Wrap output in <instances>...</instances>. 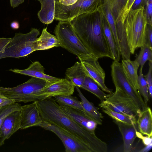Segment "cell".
Masks as SVG:
<instances>
[{
  "mask_svg": "<svg viewBox=\"0 0 152 152\" xmlns=\"http://www.w3.org/2000/svg\"><path fill=\"white\" fill-rule=\"evenodd\" d=\"M43 121L62 128L87 143L93 152H107V144L67 115L52 97L36 101Z\"/></svg>",
  "mask_w": 152,
  "mask_h": 152,
  "instance_id": "1",
  "label": "cell"
},
{
  "mask_svg": "<svg viewBox=\"0 0 152 152\" xmlns=\"http://www.w3.org/2000/svg\"><path fill=\"white\" fill-rule=\"evenodd\" d=\"M70 22L77 35L91 54L98 58L113 59L103 32L101 14L98 10L78 15Z\"/></svg>",
  "mask_w": 152,
  "mask_h": 152,
  "instance_id": "2",
  "label": "cell"
},
{
  "mask_svg": "<svg viewBox=\"0 0 152 152\" xmlns=\"http://www.w3.org/2000/svg\"><path fill=\"white\" fill-rule=\"evenodd\" d=\"M55 81L31 77L26 82L15 87L0 86V91L4 96L16 102L40 101L51 97L45 92L44 90Z\"/></svg>",
  "mask_w": 152,
  "mask_h": 152,
  "instance_id": "3",
  "label": "cell"
},
{
  "mask_svg": "<svg viewBox=\"0 0 152 152\" xmlns=\"http://www.w3.org/2000/svg\"><path fill=\"white\" fill-rule=\"evenodd\" d=\"M123 23L130 53L134 54L146 42L147 22L144 8L130 10Z\"/></svg>",
  "mask_w": 152,
  "mask_h": 152,
  "instance_id": "4",
  "label": "cell"
},
{
  "mask_svg": "<svg viewBox=\"0 0 152 152\" xmlns=\"http://www.w3.org/2000/svg\"><path fill=\"white\" fill-rule=\"evenodd\" d=\"M39 34V30L34 28L26 34L16 33L4 52L0 55V59L23 57L34 51V42Z\"/></svg>",
  "mask_w": 152,
  "mask_h": 152,
  "instance_id": "5",
  "label": "cell"
},
{
  "mask_svg": "<svg viewBox=\"0 0 152 152\" xmlns=\"http://www.w3.org/2000/svg\"><path fill=\"white\" fill-rule=\"evenodd\" d=\"M54 33L61 47L77 57L91 54L75 31L71 22L59 21Z\"/></svg>",
  "mask_w": 152,
  "mask_h": 152,
  "instance_id": "6",
  "label": "cell"
},
{
  "mask_svg": "<svg viewBox=\"0 0 152 152\" xmlns=\"http://www.w3.org/2000/svg\"><path fill=\"white\" fill-rule=\"evenodd\" d=\"M115 87V91L110 94L99 106L102 108H108L137 119L141 111L140 108L131 97L119 88Z\"/></svg>",
  "mask_w": 152,
  "mask_h": 152,
  "instance_id": "7",
  "label": "cell"
},
{
  "mask_svg": "<svg viewBox=\"0 0 152 152\" xmlns=\"http://www.w3.org/2000/svg\"><path fill=\"white\" fill-rule=\"evenodd\" d=\"M101 1L102 0H77L72 5L65 6L60 4L58 0H56L54 19L59 21L70 22L78 15L97 10Z\"/></svg>",
  "mask_w": 152,
  "mask_h": 152,
  "instance_id": "8",
  "label": "cell"
},
{
  "mask_svg": "<svg viewBox=\"0 0 152 152\" xmlns=\"http://www.w3.org/2000/svg\"><path fill=\"white\" fill-rule=\"evenodd\" d=\"M38 126L56 134L63 143L66 152H93L87 143L62 128L43 121Z\"/></svg>",
  "mask_w": 152,
  "mask_h": 152,
  "instance_id": "9",
  "label": "cell"
},
{
  "mask_svg": "<svg viewBox=\"0 0 152 152\" xmlns=\"http://www.w3.org/2000/svg\"><path fill=\"white\" fill-rule=\"evenodd\" d=\"M111 67V77L115 87L119 88L131 97L141 111L147 107L139 92L134 88L125 75L121 63L114 61Z\"/></svg>",
  "mask_w": 152,
  "mask_h": 152,
  "instance_id": "10",
  "label": "cell"
},
{
  "mask_svg": "<svg viewBox=\"0 0 152 152\" xmlns=\"http://www.w3.org/2000/svg\"><path fill=\"white\" fill-rule=\"evenodd\" d=\"M78 57L88 76L93 79L103 91L109 94L112 93V90L107 88L105 85V74L98 61L99 58L92 54Z\"/></svg>",
  "mask_w": 152,
  "mask_h": 152,
  "instance_id": "11",
  "label": "cell"
},
{
  "mask_svg": "<svg viewBox=\"0 0 152 152\" xmlns=\"http://www.w3.org/2000/svg\"><path fill=\"white\" fill-rule=\"evenodd\" d=\"M20 111V129L38 126L43 121L36 102L21 106Z\"/></svg>",
  "mask_w": 152,
  "mask_h": 152,
  "instance_id": "12",
  "label": "cell"
},
{
  "mask_svg": "<svg viewBox=\"0 0 152 152\" xmlns=\"http://www.w3.org/2000/svg\"><path fill=\"white\" fill-rule=\"evenodd\" d=\"M60 106L64 112L76 123L90 133L95 134L98 124L84 110Z\"/></svg>",
  "mask_w": 152,
  "mask_h": 152,
  "instance_id": "13",
  "label": "cell"
},
{
  "mask_svg": "<svg viewBox=\"0 0 152 152\" xmlns=\"http://www.w3.org/2000/svg\"><path fill=\"white\" fill-rule=\"evenodd\" d=\"M20 113L15 111L9 114L5 118L0 128V146L5 140L20 129Z\"/></svg>",
  "mask_w": 152,
  "mask_h": 152,
  "instance_id": "14",
  "label": "cell"
},
{
  "mask_svg": "<svg viewBox=\"0 0 152 152\" xmlns=\"http://www.w3.org/2000/svg\"><path fill=\"white\" fill-rule=\"evenodd\" d=\"M75 86L66 78H60L47 87L45 92L51 97L73 94Z\"/></svg>",
  "mask_w": 152,
  "mask_h": 152,
  "instance_id": "15",
  "label": "cell"
},
{
  "mask_svg": "<svg viewBox=\"0 0 152 152\" xmlns=\"http://www.w3.org/2000/svg\"><path fill=\"white\" fill-rule=\"evenodd\" d=\"M122 136L124 151L130 152L132 150V146L136 137V124L124 123L114 120Z\"/></svg>",
  "mask_w": 152,
  "mask_h": 152,
  "instance_id": "16",
  "label": "cell"
},
{
  "mask_svg": "<svg viewBox=\"0 0 152 152\" xmlns=\"http://www.w3.org/2000/svg\"><path fill=\"white\" fill-rule=\"evenodd\" d=\"M9 70L15 73L44 79L51 81H55L60 79L45 74L44 67L38 61L32 63L27 68L25 69H10Z\"/></svg>",
  "mask_w": 152,
  "mask_h": 152,
  "instance_id": "17",
  "label": "cell"
},
{
  "mask_svg": "<svg viewBox=\"0 0 152 152\" xmlns=\"http://www.w3.org/2000/svg\"><path fill=\"white\" fill-rule=\"evenodd\" d=\"M61 47L60 43L56 36L47 31V28H44L42 34L34 42L35 51L50 49L57 47Z\"/></svg>",
  "mask_w": 152,
  "mask_h": 152,
  "instance_id": "18",
  "label": "cell"
},
{
  "mask_svg": "<svg viewBox=\"0 0 152 152\" xmlns=\"http://www.w3.org/2000/svg\"><path fill=\"white\" fill-rule=\"evenodd\" d=\"M138 129L142 134L151 137L152 113L151 108L147 107L141 111L137 120Z\"/></svg>",
  "mask_w": 152,
  "mask_h": 152,
  "instance_id": "19",
  "label": "cell"
},
{
  "mask_svg": "<svg viewBox=\"0 0 152 152\" xmlns=\"http://www.w3.org/2000/svg\"><path fill=\"white\" fill-rule=\"evenodd\" d=\"M65 74L67 79L79 88L82 85L85 77L88 76L81 63L78 61L67 68Z\"/></svg>",
  "mask_w": 152,
  "mask_h": 152,
  "instance_id": "20",
  "label": "cell"
},
{
  "mask_svg": "<svg viewBox=\"0 0 152 152\" xmlns=\"http://www.w3.org/2000/svg\"><path fill=\"white\" fill-rule=\"evenodd\" d=\"M41 7L37 13L40 21L45 24L52 23L55 16V3L56 0H37Z\"/></svg>",
  "mask_w": 152,
  "mask_h": 152,
  "instance_id": "21",
  "label": "cell"
},
{
  "mask_svg": "<svg viewBox=\"0 0 152 152\" xmlns=\"http://www.w3.org/2000/svg\"><path fill=\"white\" fill-rule=\"evenodd\" d=\"M101 23L103 32L110 50L113 57V59L114 61H119L121 56L120 52L106 19L102 14Z\"/></svg>",
  "mask_w": 152,
  "mask_h": 152,
  "instance_id": "22",
  "label": "cell"
},
{
  "mask_svg": "<svg viewBox=\"0 0 152 152\" xmlns=\"http://www.w3.org/2000/svg\"><path fill=\"white\" fill-rule=\"evenodd\" d=\"M123 71L134 88L137 90L139 88L137 70L139 64L135 60H122L121 63Z\"/></svg>",
  "mask_w": 152,
  "mask_h": 152,
  "instance_id": "23",
  "label": "cell"
},
{
  "mask_svg": "<svg viewBox=\"0 0 152 152\" xmlns=\"http://www.w3.org/2000/svg\"><path fill=\"white\" fill-rule=\"evenodd\" d=\"M128 0H102V4L109 8L116 23L119 20L124 21V13Z\"/></svg>",
  "mask_w": 152,
  "mask_h": 152,
  "instance_id": "24",
  "label": "cell"
},
{
  "mask_svg": "<svg viewBox=\"0 0 152 152\" xmlns=\"http://www.w3.org/2000/svg\"><path fill=\"white\" fill-rule=\"evenodd\" d=\"M75 88L78 92V96L80 98L81 102L84 111L95 120L98 124H102L103 116L98 110V108L94 104L89 102L84 96L80 88L75 86Z\"/></svg>",
  "mask_w": 152,
  "mask_h": 152,
  "instance_id": "25",
  "label": "cell"
},
{
  "mask_svg": "<svg viewBox=\"0 0 152 152\" xmlns=\"http://www.w3.org/2000/svg\"><path fill=\"white\" fill-rule=\"evenodd\" d=\"M120 51L123 60L130 59L131 53L129 47L124 23L121 20L116 23Z\"/></svg>",
  "mask_w": 152,
  "mask_h": 152,
  "instance_id": "26",
  "label": "cell"
},
{
  "mask_svg": "<svg viewBox=\"0 0 152 152\" xmlns=\"http://www.w3.org/2000/svg\"><path fill=\"white\" fill-rule=\"evenodd\" d=\"M80 88L92 93L100 100V102L105 100L110 94L104 93L99 87L97 83L89 76L86 77Z\"/></svg>",
  "mask_w": 152,
  "mask_h": 152,
  "instance_id": "27",
  "label": "cell"
},
{
  "mask_svg": "<svg viewBox=\"0 0 152 152\" xmlns=\"http://www.w3.org/2000/svg\"><path fill=\"white\" fill-rule=\"evenodd\" d=\"M98 10L106 18L112 32L117 45L120 51V47L117 34L116 23L112 13L107 6L102 3H101L99 6Z\"/></svg>",
  "mask_w": 152,
  "mask_h": 152,
  "instance_id": "28",
  "label": "cell"
},
{
  "mask_svg": "<svg viewBox=\"0 0 152 152\" xmlns=\"http://www.w3.org/2000/svg\"><path fill=\"white\" fill-rule=\"evenodd\" d=\"M54 100L60 105L84 110L81 101L76 97L70 95L56 96L53 97Z\"/></svg>",
  "mask_w": 152,
  "mask_h": 152,
  "instance_id": "29",
  "label": "cell"
},
{
  "mask_svg": "<svg viewBox=\"0 0 152 152\" xmlns=\"http://www.w3.org/2000/svg\"><path fill=\"white\" fill-rule=\"evenodd\" d=\"M102 110L115 121L127 124H137V119L128 115L115 112L108 108H103Z\"/></svg>",
  "mask_w": 152,
  "mask_h": 152,
  "instance_id": "30",
  "label": "cell"
},
{
  "mask_svg": "<svg viewBox=\"0 0 152 152\" xmlns=\"http://www.w3.org/2000/svg\"><path fill=\"white\" fill-rule=\"evenodd\" d=\"M140 48L139 54L135 60L140 66V69H142L146 61H152V48L146 43Z\"/></svg>",
  "mask_w": 152,
  "mask_h": 152,
  "instance_id": "31",
  "label": "cell"
},
{
  "mask_svg": "<svg viewBox=\"0 0 152 152\" xmlns=\"http://www.w3.org/2000/svg\"><path fill=\"white\" fill-rule=\"evenodd\" d=\"M138 82L139 88L138 91L142 97L146 104L149 101L150 98L147 83L142 73V69H140L139 75L138 76Z\"/></svg>",
  "mask_w": 152,
  "mask_h": 152,
  "instance_id": "32",
  "label": "cell"
},
{
  "mask_svg": "<svg viewBox=\"0 0 152 152\" xmlns=\"http://www.w3.org/2000/svg\"><path fill=\"white\" fill-rule=\"evenodd\" d=\"M21 106L20 104L15 102L0 108V128L5 118L13 112L20 111Z\"/></svg>",
  "mask_w": 152,
  "mask_h": 152,
  "instance_id": "33",
  "label": "cell"
},
{
  "mask_svg": "<svg viewBox=\"0 0 152 152\" xmlns=\"http://www.w3.org/2000/svg\"><path fill=\"white\" fill-rule=\"evenodd\" d=\"M144 8L147 23L152 26V0H147Z\"/></svg>",
  "mask_w": 152,
  "mask_h": 152,
  "instance_id": "34",
  "label": "cell"
},
{
  "mask_svg": "<svg viewBox=\"0 0 152 152\" xmlns=\"http://www.w3.org/2000/svg\"><path fill=\"white\" fill-rule=\"evenodd\" d=\"M149 69L148 73L144 76V78L147 83L148 90V92L150 98L152 97V61H149Z\"/></svg>",
  "mask_w": 152,
  "mask_h": 152,
  "instance_id": "35",
  "label": "cell"
},
{
  "mask_svg": "<svg viewBox=\"0 0 152 152\" xmlns=\"http://www.w3.org/2000/svg\"><path fill=\"white\" fill-rule=\"evenodd\" d=\"M12 39V38H0V55L3 53Z\"/></svg>",
  "mask_w": 152,
  "mask_h": 152,
  "instance_id": "36",
  "label": "cell"
},
{
  "mask_svg": "<svg viewBox=\"0 0 152 152\" xmlns=\"http://www.w3.org/2000/svg\"><path fill=\"white\" fill-rule=\"evenodd\" d=\"M146 38V43H148L150 46L152 48V26L147 23Z\"/></svg>",
  "mask_w": 152,
  "mask_h": 152,
  "instance_id": "37",
  "label": "cell"
},
{
  "mask_svg": "<svg viewBox=\"0 0 152 152\" xmlns=\"http://www.w3.org/2000/svg\"><path fill=\"white\" fill-rule=\"evenodd\" d=\"M15 102L9 99L1 94L0 91V108Z\"/></svg>",
  "mask_w": 152,
  "mask_h": 152,
  "instance_id": "38",
  "label": "cell"
},
{
  "mask_svg": "<svg viewBox=\"0 0 152 152\" xmlns=\"http://www.w3.org/2000/svg\"><path fill=\"white\" fill-rule=\"evenodd\" d=\"M147 0H134L130 10H136L144 8Z\"/></svg>",
  "mask_w": 152,
  "mask_h": 152,
  "instance_id": "39",
  "label": "cell"
},
{
  "mask_svg": "<svg viewBox=\"0 0 152 152\" xmlns=\"http://www.w3.org/2000/svg\"><path fill=\"white\" fill-rule=\"evenodd\" d=\"M136 134L137 137L142 139L143 143L146 146L152 145L151 137H148L147 136H143L140 132L137 131L136 132Z\"/></svg>",
  "mask_w": 152,
  "mask_h": 152,
  "instance_id": "40",
  "label": "cell"
},
{
  "mask_svg": "<svg viewBox=\"0 0 152 152\" xmlns=\"http://www.w3.org/2000/svg\"><path fill=\"white\" fill-rule=\"evenodd\" d=\"M134 1V0H128L124 13V20L126 15L130 10L132 5Z\"/></svg>",
  "mask_w": 152,
  "mask_h": 152,
  "instance_id": "41",
  "label": "cell"
},
{
  "mask_svg": "<svg viewBox=\"0 0 152 152\" xmlns=\"http://www.w3.org/2000/svg\"><path fill=\"white\" fill-rule=\"evenodd\" d=\"M77 0H58L61 4L65 6H69L75 4Z\"/></svg>",
  "mask_w": 152,
  "mask_h": 152,
  "instance_id": "42",
  "label": "cell"
},
{
  "mask_svg": "<svg viewBox=\"0 0 152 152\" xmlns=\"http://www.w3.org/2000/svg\"><path fill=\"white\" fill-rule=\"evenodd\" d=\"M24 1V0H10V3L12 7L15 8L23 3Z\"/></svg>",
  "mask_w": 152,
  "mask_h": 152,
  "instance_id": "43",
  "label": "cell"
},
{
  "mask_svg": "<svg viewBox=\"0 0 152 152\" xmlns=\"http://www.w3.org/2000/svg\"><path fill=\"white\" fill-rule=\"evenodd\" d=\"M10 26L12 29H17L19 28V24L18 21H14L11 23Z\"/></svg>",
  "mask_w": 152,
  "mask_h": 152,
  "instance_id": "44",
  "label": "cell"
},
{
  "mask_svg": "<svg viewBox=\"0 0 152 152\" xmlns=\"http://www.w3.org/2000/svg\"></svg>",
  "mask_w": 152,
  "mask_h": 152,
  "instance_id": "45",
  "label": "cell"
}]
</instances>
